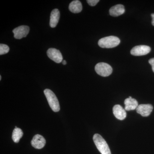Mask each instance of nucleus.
<instances>
[{
	"label": "nucleus",
	"mask_w": 154,
	"mask_h": 154,
	"mask_svg": "<svg viewBox=\"0 0 154 154\" xmlns=\"http://www.w3.org/2000/svg\"><path fill=\"white\" fill-rule=\"evenodd\" d=\"M96 147L102 154H111L109 146L105 140L100 134H96L93 137Z\"/></svg>",
	"instance_id": "obj_1"
},
{
	"label": "nucleus",
	"mask_w": 154,
	"mask_h": 154,
	"mask_svg": "<svg viewBox=\"0 0 154 154\" xmlns=\"http://www.w3.org/2000/svg\"><path fill=\"white\" fill-rule=\"evenodd\" d=\"M120 42V39L115 36H109L99 39L98 45L102 48H113L117 46Z\"/></svg>",
	"instance_id": "obj_2"
},
{
	"label": "nucleus",
	"mask_w": 154,
	"mask_h": 154,
	"mask_svg": "<svg viewBox=\"0 0 154 154\" xmlns=\"http://www.w3.org/2000/svg\"><path fill=\"white\" fill-rule=\"evenodd\" d=\"M49 106L54 112H58L60 110V107L58 100L55 94L49 89H45L44 91Z\"/></svg>",
	"instance_id": "obj_3"
},
{
	"label": "nucleus",
	"mask_w": 154,
	"mask_h": 154,
	"mask_svg": "<svg viewBox=\"0 0 154 154\" xmlns=\"http://www.w3.org/2000/svg\"><path fill=\"white\" fill-rule=\"evenodd\" d=\"M95 71L98 75L102 77H107L113 72L112 67L105 63H99L95 66Z\"/></svg>",
	"instance_id": "obj_4"
},
{
	"label": "nucleus",
	"mask_w": 154,
	"mask_h": 154,
	"mask_svg": "<svg viewBox=\"0 0 154 154\" xmlns=\"http://www.w3.org/2000/svg\"><path fill=\"white\" fill-rule=\"evenodd\" d=\"M150 51L151 48L149 46L145 45H137L131 50V54L135 56H140L148 54Z\"/></svg>",
	"instance_id": "obj_5"
},
{
	"label": "nucleus",
	"mask_w": 154,
	"mask_h": 154,
	"mask_svg": "<svg viewBox=\"0 0 154 154\" xmlns=\"http://www.w3.org/2000/svg\"><path fill=\"white\" fill-rule=\"evenodd\" d=\"M30 28L28 26L22 25L15 28L13 30L14 36L17 39L21 38L26 37L29 33Z\"/></svg>",
	"instance_id": "obj_6"
},
{
	"label": "nucleus",
	"mask_w": 154,
	"mask_h": 154,
	"mask_svg": "<svg viewBox=\"0 0 154 154\" xmlns=\"http://www.w3.org/2000/svg\"><path fill=\"white\" fill-rule=\"evenodd\" d=\"M47 54L50 59L56 63H60L63 60V58L60 51L55 48H50L48 50Z\"/></svg>",
	"instance_id": "obj_7"
},
{
	"label": "nucleus",
	"mask_w": 154,
	"mask_h": 154,
	"mask_svg": "<svg viewBox=\"0 0 154 154\" xmlns=\"http://www.w3.org/2000/svg\"><path fill=\"white\" fill-rule=\"evenodd\" d=\"M153 106L150 104H141L137 108V112L142 116H148L153 110Z\"/></svg>",
	"instance_id": "obj_8"
},
{
	"label": "nucleus",
	"mask_w": 154,
	"mask_h": 154,
	"mask_svg": "<svg viewBox=\"0 0 154 154\" xmlns=\"http://www.w3.org/2000/svg\"><path fill=\"white\" fill-rule=\"evenodd\" d=\"M31 145L33 147L37 149H41L44 147L46 143L45 139L42 136L36 134L34 136L31 140Z\"/></svg>",
	"instance_id": "obj_9"
},
{
	"label": "nucleus",
	"mask_w": 154,
	"mask_h": 154,
	"mask_svg": "<svg viewBox=\"0 0 154 154\" xmlns=\"http://www.w3.org/2000/svg\"><path fill=\"white\" fill-rule=\"evenodd\" d=\"M113 113L117 119L122 120L126 117V110L121 105H115L113 107Z\"/></svg>",
	"instance_id": "obj_10"
},
{
	"label": "nucleus",
	"mask_w": 154,
	"mask_h": 154,
	"mask_svg": "<svg viewBox=\"0 0 154 154\" xmlns=\"http://www.w3.org/2000/svg\"><path fill=\"white\" fill-rule=\"evenodd\" d=\"M124 104L125 105V109L126 111H130V110L136 109L139 105L136 99L132 98L131 96H130L129 98L125 99V100Z\"/></svg>",
	"instance_id": "obj_11"
},
{
	"label": "nucleus",
	"mask_w": 154,
	"mask_h": 154,
	"mask_svg": "<svg viewBox=\"0 0 154 154\" xmlns=\"http://www.w3.org/2000/svg\"><path fill=\"white\" fill-rule=\"evenodd\" d=\"M60 17V11L57 9L53 10L51 14L50 20V26L51 28H54L56 27Z\"/></svg>",
	"instance_id": "obj_12"
},
{
	"label": "nucleus",
	"mask_w": 154,
	"mask_h": 154,
	"mask_svg": "<svg viewBox=\"0 0 154 154\" xmlns=\"http://www.w3.org/2000/svg\"><path fill=\"white\" fill-rule=\"evenodd\" d=\"M125 12L123 5H117L112 7L109 10V14L112 17H117L123 14Z\"/></svg>",
	"instance_id": "obj_13"
},
{
	"label": "nucleus",
	"mask_w": 154,
	"mask_h": 154,
	"mask_svg": "<svg viewBox=\"0 0 154 154\" xmlns=\"http://www.w3.org/2000/svg\"><path fill=\"white\" fill-rule=\"evenodd\" d=\"M69 10L74 14L79 13L82 10V6L79 1L75 0L72 2L69 5Z\"/></svg>",
	"instance_id": "obj_14"
},
{
	"label": "nucleus",
	"mask_w": 154,
	"mask_h": 154,
	"mask_svg": "<svg viewBox=\"0 0 154 154\" xmlns=\"http://www.w3.org/2000/svg\"><path fill=\"white\" fill-rule=\"evenodd\" d=\"M23 132L20 128H15L12 134V139L15 143L19 142L20 139L23 136Z\"/></svg>",
	"instance_id": "obj_15"
},
{
	"label": "nucleus",
	"mask_w": 154,
	"mask_h": 154,
	"mask_svg": "<svg viewBox=\"0 0 154 154\" xmlns=\"http://www.w3.org/2000/svg\"><path fill=\"white\" fill-rule=\"evenodd\" d=\"M9 51H10V48L7 45L0 44V54L1 55L8 53L9 52Z\"/></svg>",
	"instance_id": "obj_16"
},
{
	"label": "nucleus",
	"mask_w": 154,
	"mask_h": 154,
	"mask_svg": "<svg viewBox=\"0 0 154 154\" xmlns=\"http://www.w3.org/2000/svg\"><path fill=\"white\" fill-rule=\"evenodd\" d=\"M99 2V0H88L87 1V2L89 4V5L91 6H96Z\"/></svg>",
	"instance_id": "obj_17"
},
{
	"label": "nucleus",
	"mask_w": 154,
	"mask_h": 154,
	"mask_svg": "<svg viewBox=\"0 0 154 154\" xmlns=\"http://www.w3.org/2000/svg\"><path fill=\"white\" fill-rule=\"evenodd\" d=\"M149 63L152 66V69L154 72V58L150 59L149 60Z\"/></svg>",
	"instance_id": "obj_18"
},
{
	"label": "nucleus",
	"mask_w": 154,
	"mask_h": 154,
	"mask_svg": "<svg viewBox=\"0 0 154 154\" xmlns=\"http://www.w3.org/2000/svg\"><path fill=\"white\" fill-rule=\"evenodd\" d=\"M151 17H152V25L154 26V14H152Z\"/></svg>",
	"instance_id": "obj_19"
},
{
	"label": "nucleus",
	"mask_w": 154,
	"mask_h": 154,
	"mask_svg": "<svg viewBox=\"0 0 154 154\" xmlns=\"http://www.w3.org/2000/svg\"><path fill=\"white\" fill-rule=\"evenodd\" d=\"M62 63H63V64L64 65H65L66 64V61L65 60H63Z\"/></svg>",
	"instance_id": "obj_20"
},
{
	"label": "nucleus",
	"mask_w": 154,
	"mask_h": 154,
	"mask_svg": "<svg viewBox=\"0 0 154 154\" xmlns=\"http://www.w3.org/2000/svg\"><path fill=\"white\" fill-rule=\"evenodd\" d=\"M2 80V76H0V80Z\"/></svg>",
	"instance_id": "obj_21"
}]
</instances>
